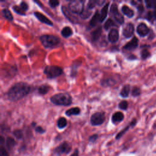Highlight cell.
I'll return each instance as SVG.
<instances>
[{"label": "cell", "instance_id": "obj_1", "mask_svg": "<svg viewBox=\"0 0 156 156\" xmlns=\"http://www.w3.org/2000/svg\"><path fill=\"white\" fill-rule=\"evenodd\" d=\"M31 86L25 83H18L14 85L8 92V99L12 101H18L29 93Z\"/></svg>", "mask_w": 156, "mask_h": 156}, {"label": "cell", "instance_id": "obj_2", "mask_svg": "<svg viewBox=\"0 0 156 156\" xmlns=\"http://www.w3.org/2000/svg\"><path fill=\"white\" fill-rule=\"evenodd\" d=\"M51 101L57 106H68L72 103V98L67 93H60L56 94L51 97Z\"/></svg>", "mask_w": 156, "mask_h": 156}, {"label": "cell", "instance_id": "obj_3", "mask_svg": "<svg viewBox=\"0 0 156 156\" xmlns=\"http://www.w3.org/2000/svg\"><path fill=\"white\" fill-rule=\"evenodd\" d=\"M39 39L42 44L43 46L47 48H52L58 45L60 42V38L53 35H43L39 37Z\"/></svg>", "mask_w": 156, "mask_h": 156}, {"label": "cell", "instance_id": "obj_4", "mask_svg": "<svg viewBox=\"0 0 156 156\" xmlns=\"http://www.w3.org/2000/svg\"><path fill=\"white\" fill-rule=\"evenodd\" d=\"M84 3L81 0H73L69 3L68 8L72 13L81 15L84 10Z\"/></svg>", "mask_w": 156, "mask_h": 156}, {"label": "cell", "instance_id": "obj_5", "mask_svg": "<svg viewBox=\"0 0 156 156\" xmlns=\"http://www.w3.org/2000/svg\"><path fill=\"white\" fill-rule=\"evenodd\" d=\"M44 72L49 79H53L60 76L63 73V70L59 67L50 65L45 67Z\"/></svg>", "mask_w": 156, "mask_h": 156}, {"label": "cell", "instance_id": "obj_6", "mask_svg": "<svg viewBox=\"0 0 156 156\" xmlns=\"http://www.w3.org/2000/svg\"><path fill=\"white\" fill-rule=\"evenodd\" d=\"M106 120L104 112H96L93 114L90 119V123L93 126H99L102 125Z\"/></svg>", "mask_w": 156, "mask_h": 156}, {"label": "cell", "instance_id": "obj_7", "mask_svg": "<svg viewBox=\"0 0 156 156\" xmlns=\"http://www.w3.org/2000/svg\"><path fill=\"white\" fill-rule=\"evenodd\" d=\"M110 14H112L115 18V20L120 23V24H123L124 23V17L119 12L118 10V6L115 3L112 4L110 8Z\"/></svg>", "mask_w": 156, "mask_h": 156}, {"label": "cell", "instance_id": "obj_8", "mask_svg": "<svg viewBox=\"0 0 156 156\" xmlns=\"http://www.w3.org/2000/svg\"><path fill=\"white\" fill-rule=\"evenodd\" d=\"M71 150V146L70 145L68 142L64 141L55 149L54 152L60 155L62 154H68Z\"/></svg>", "mask_w": 156, "mask_h": 156}, {"label": "cell", "instance_id": "obj_9", "mask_svg": "<svg viewBox=\"0 0 156 156\" xmlns=\"http://www.w3.org/2000/svg\"><path fill=\"white\" fill-rule=\"evenodd\" d=\"M134 32V25L129 23H128L123 28V34L126 38H130L132 37Z\"/></svg>", "mask_w": 156, "mask_h": 156}, {"label": "cell", "instance_id": "obj_10", "mask_svg": "<svg viewBox=\"0 0 156 156\" xmlns=\"http://www.w3.org/2000/svg\"><path fill=\"white\" fill-rule=\"evenodd\" d=\"M137 32L138 34L141 37H145L147 35L149 32V28L145 23H140L138 24L137 28Z\"/></svg>", "mask_w": 156, "mask_h": 156}, {"label": "cell", "instance_id": "obj_11", "mask_svg": "<svg viewBox=\"0 0 156 156\" xmlns=\"http://www.w3.org/2000/svg\"><path fill=\"white\" fill-rule=\"evenodd\" d=\"M119 32L116 29H112L109 33L108 39L111 43H115L119 41Z\"/></svg>", "mask_w": 156, "mask_h": 156}, {"label": "cell", "instance_id": "obj_12", "mask_svg": "<svg viewBox=\"0 0 156 156\" xmlns=\"http://www.w3.org/2000/svg\"><path fill=\"white\" fill-rule=\"evenodd\" d=\"M35 17L39 20L41 21V22L44 23H45L48 25H50V26H53V22L50 20L46 16H45L44 15H43L42 13L41 12H35L34 13Z\"/></svg>", "mask_w": 156, "mask_h": 156}, {"label": "cell", "instance_id": "obj_13", "mask_svg": "<svg viewBox=\"0 0 156 156\" xmlns=\"http://www.w3.org/2000/svg\"><path fill=\"white\" fill-rule=\"evenodd\" d=\"M138 45V40L136 37H134L132 41H131L129 42L126 44L124 47L123 48L126 50H133L135 49Z\"/></svg>", "mask_w": 156, "mask_h": 156}, {"label": "cell", "instance_id": "obj_14", "mask_svg": "<svg viewBox=\"0 0 156 156\" xmlns=\"http://www.w3.org/2000/svg\"><path fill=\"white\" fill-rule=\"evenodd\" d=\"M62 12L63 13L64 15L72 23H76L77 21V19L76 17L73 16L71 15V11H70V9H68V8H67L65 6H62Z\"/></svg>", "mask_w": 156, "mask_h": 156}, {"label": "cell", "instance_id": "obj_15", "mask_svg": "<svg viewBox=\"0 0 156 156\" xmlns=\"http://www.w3.org/2000/svg\"><path fill=\"white\" fill-rule=\"evenodd\" d=\"M123 119L124 114L121 112H116L112 115V122L113 124H116L122 122Z\"/></svg>", "mask_w": 156, "mask_h": 156}, {"label": "cell", "instance_id": "obj_16", "mask_svg": "<svg viewBox=\"0 0 156 156\" xmlns=\"http://www.w3.org/2000/svg\"><path fill=\"white\" fill-rule=\"evenodd\" d=\"M99 22H101V16L99 11H96L90 21V26L92 27H95L98 24Z\"/></svg>", "mask_w": 156, "mask_h": 156}, {"label": "cell", "instance_id": "obj_17", "mask_svg": "<svg viewBox=\"0 0 156 156\" xmlns=\"http://www.w3.org/2000/svg\"><path fill=\"white\" fill-rule=\"evenodd\" d=\"M101 33H102V28L101 26L98 27L96 30H95L94 31H93L91 34V37H92V39L93 42H96L97 41L98 39L99 38V37L101 35Z\"/></svg>", "mask_w": 156, "mask_h": 156}, {"label": "cell", "instance_id": "obj_18", "mask_svg": "<svg viewBox=\"0 0 156 156\" xmlns=\"http://www.w3.org/2000/svg\"><path fill=\"white\" fill-rule=\"evenodd\" d=\"M122 11L125 15H126L129 18H132L134 15V11L126 5H124L122 8Z\"/></svg>", "mask_w": 156, "mask_h": 156}, {"label": "cell", "instance_id": "obj_19", "mask_svg": "<svg viewBox=\"0 0 156 156\" xmlns=\"http://www.w3.org/2000/svg\"><path fill=\"white\" fill-rule=\"evenodd\" d=\"M80 112H81V109L79 107H73V108L67 110L65 112V114L68 116H71L72 115H79L80 113Z\"/></svg>", "mask_w": 156, "mask_h": 156}, {"label": "cell", "instance_id": "obj_20", "mask_svg": "<svg viewBox=\"0 0 156 156\" xmlns=\"http://www.w3.org/2000/svg\"><path fill=\"white\" fill-rule=\"evenodd\" d=\"M61 34L63 37L68 38L73 35V31L70 27L66 26L62 29Z\"/></svg>", "mask_w": 156, "mask_h": 156}, {"label": "cell", "instance_id": "obj_21", "mask_svg": "<svg viewBox=\"0 0 156 156\" xmlns=\"http://www.w3.org/2000/svg\"><path fill=\"white\" fill-rule=\"evenodd\" d=\"M110 5V3H107L102 9L101 10V13L100 14L101 16V22H102L107 17V12H108V8H109V6Z\"/></svg>", "mask_w": 156, "mask_h": 156}, {"label": "cell", "instance_id": "obj_22", "mask_svg": "<svg viewBox=\"0 0 156 156\" xmlns=\"http://www.w3.org/2000/svg\"><path fill=\"white\" fill-rule=\"evenodd\" d=\"M50 88H51L50 86H49L48 85H46V84L42 85L38 87V92L41 95H45L50 91Z\"/></svg>", "mask_w": 156, "mask_h": 156}, {"label": "cell", "instance_id": "obj_23", "mask_svg": "<svg viewBox=\"0 0 156 156\" xmlns=\"http://www.w3.org/2000/svg\"><path fill=\"white\" fill-rule=\"evenodd\" d=\"M130 86L128 84L125 85L120 92V95L123 98H127L129 96L130 92Z\"/></svg>", "mask_w": 156, "mask_h": 156}, {"label": "cell", "instance_id": "obj_24", "mask_svg": "<svg viewBox=\"0 0 156 156\" xmlns=\"http://www.w3.org/2000/svg\"><path fill=\"white\" fill-rule=\"evenodd\" d=\"M16 145V141L12 137H8L6 139V146L9 150H12Z\"/></svg>", "mask_w": 156, "mask_h": 156}, {"label": "cell", "instance_id": "obj_25", "mask_svg": "<svg viewBox=\"0 0 156 156\" xmlns=\"http://www.w3.org/2000/svg\"><path fill=\"white\" fill-rule=\"evenodd\" d=\"M67 121L63 117H61L57 120V127L59 129H63L67 126Z\"/></svg>", "mask_w": 156, "mask_h": 156}, {"label": "cell", "instance_id": "obj_26", "mask_svg": "<svg viewBox=\"0 0 156 156\" xmlns=\"http://www.w3.org/2000/svg\"><path fill=\"white\" fill-rule=\"evenodd\" d=\"M2 14L8 20L12 21L13 20V16L11 14V12H10L9 10H8V9H4L2 11Z\"/></svg>", "mask_w": 156, "mask_h": 156}, {"label": "cell", "instance_id": "obj_27", "mask_svg": "<svg viewBox=\"0 0 156 156\" xmlns=\"http://www.w3.org/2000/svg\"><path fill=\"white\" fill-rule=\"evenodd\" d=\"M115 84V81L113 79H106L101 81V84L104 87H109Z\"/></svg>", "mask_w": 156, "mask_h": 156}, {"label": "cell", "instance_id": "obj_28", "mask_svg": "<svg viewBox=\"0 0 156 156\" xmlns=\"http://www.w3.org/2000/svg\"><path fill=\"white\" fill-rule=\"evenodd\" d=\"M91 14H92V12L90 11V9H89V8H87L86 9H84L83 11V12L80 15V16L83 19H87L91 15Z\"/></svg>", "mask_w": 156, "mask_h": 156}, {"label": "cell", "instance_id": "obj_29", "mask_svg": "<svg viewBox=\"0 0 156 156\" xmlns=\"http://www.w3.org/2000/svg\"><path fill=\"white\" fill-rule=\"evenodd\" d=\"M114 26H115V23H114V21L111 18H109L105 23L104 28L106 30H108L109 28H110L111 27Z\"/></svg>", "mask_w": 156, "mask_h": 156}, {"label": "cell", "instance_id": "obj_30", "mask_svg": "<svg viewBox=\"0 0 156 156\" xmlns=\"http://www.w3.org/2000/svg\"><path fill=\"white\" fill-rule=\"evenodd\" d=\"M145 3L148 8L149 9L154 8L156 9V0H154V1H151V0L145 1Z\"/></svg>", "mask_w": 156, "mask_h": 156}, {"label": "cell", "instance_id": "obj_31", "mask_svg": "<svg viewBox=\"0 0 156 156\" xmlns=\"http://www.w3.org/2000/svg\"><path fill=\"white\" fill-rule=\"evenodd\" d=\"M13 134L14 135L18 140L20 139H21L23 137V131L20 129H17V130H15L13 132Z\"/></svg>", "mask_w": 156, "mask_h": 156}, {"label": "cell", "instance_id": "obj_32", "mask_svg": "<svg viewBox=\"0 0 156 156\" xmlns=\"http://www.w3.org/2000/svg\"><path fill=\"white\" fill-rule=\"evenodd\" d=\"M131 126V125H129V126H126V128H125L123 130H122L121 132H120L118 134L116 135V140L120 139V138L126 133V132H127V131L129 129V128Z\"/></svg>", "mask_w": 156, "mask_h": 156}, {"label": "cell", "instance_id": "obj_33", "mask_svg": "<svg viewBox=\"0 0 156 156\" xmlns=\"http://www.w3.org/2000/svg\"><path fill=\"white\" fill-rule=\"evenodd\" d=\"M14 12H15L17 14L21 15H25V12L20 8V7L17 6H15L12 8Z\"/></svg>", "mask_w": 156, "mask_h": 156}, {"label": "cell", "instance_id": "obj_34", "mask_svg": "<svg viewBox=\"0 0 156 156\" xmlns=\"http://www.w3.org/2000/svg\"><path fill=\"white\" fill-rule=\"evenodd\" d=\"M98 2L99 1H96V0H91V1H89L88 3L87 8H89V9H92L94 8L97 5H98Z\"/></svg>", "mask_w": 156, "mask_h": 156}, {"label": "cell", "instance_id": "obj_35", "mask_svg": "<svg viewBox=\"0 0 156 156\" xmlns=\"http://www.w3.org/2000/svg\"><path fill=\"white\" fill-rule=\"evenodd\" d=\"M141 90L138 87H134L132 90V95L134 96H138L140 95Z\"/></svg>", "mask_w": 156, "mask_h": 156}, {"label": "cell", "instance_id": "obj_36", "mask_svg": "<svg viewBox=\"0 0 156 156\" xmlns=\"http://www.w3.org/2000/svg\"><path fill=\"white\" fill-rule=\"evenodd\" d=\"M119 106L122 110H126L128 107V102L126 101H122L120 102Z\"/></svg>", "mask_w": 156, "mask_h": 156}, {"label": "cell", "instance_id": "obj_37", "mask_svg": "<svg viewBox=\"0 0 156 156\" xmlns=\"http://www.w3.org/2000/svg\"><path fill=\"white\" fill-rule=\"evenodd\" d=\"M141 57L143 59H146L149 56H150V53L148 50L144 49L142 50V51L141 53Z\"/></svg>", "mask_w": 156, "mask_h": 156}, {"label": "cell", "instance_id": "obj_38", "mask_svg": "<svg viewBox=\"0 0 156 156\" xmlns=\"http://www.w3.org/2000/svg\"><path fill=\"white\" fill-rule=\"evenodd\" d=\"M49 5L51 8H56L59 6V2L57 0H50L49 2Z\"/></svg>", "mask_w": 156, "mask_h": 156}, {"label": "cell", "instance_id": "obj_39", "mask_svg": "<svg viewBox=\"0 0 156 156\" xmlns=\"http://www.w3.org/2000/svg\"><path fill=\"white\" fill-rule=\"evenodd\" d=\"M20 8L24 12V11H26L28 9V4L26 3V2H22L21 3H20Z\"/></svg>", "mask_w": 156, "mask_h": 156}, {"label": "cell", "instance_id": "obj_40", "mask_svg": "<svg viewBox=\"0 0 156 156\" xmlns=\"http://www.w3.org/2000/svg\"><path fill=\"white\" fill-rule=\"evenodd\" d=\"M0 156H9V154L7 151L3 146L0 148Z\"/></svg>", "mask_w": 156, "mask_h": 156}, {"label": "cell", "instance_id": "obj_41", "mask_svg": "<svg viewBox=\"0 0 156 156\" xmlns=\"http://www.w3.org/2000/svg\"><path fill=\"white\" fill-rule=\"evenodd\" d=\"M98 138V135L97 134H93L92 135H91L90 137H89V141L91 143H94L95 142L97 139Z\"/></svg>", "mask_w": 156, "mask_h": 156}, {"label": "cell", "instance_id": "obj_42", "mask_svg": "<svg viewBox=\"0 0 156 156\" xmlns=\"http://www.w3.org/2000/svg\"><path fill=\"white\" fill-rule=\"evenodd\" d=\"M35 131L36 132L39 133V134H44L45 132V130L41 126H37L35 129Z\"/></svg>", "mask_w": 156, "mask_h": 156}, {"label": "cell", "instance_id": "obj_43", "mask_svg": "<svg viewBox=\"0 0 156 156\" xmlns=\"http://www.w3.org/2000/svg\"><path fill=\"white\" fill-rule=\"evenodd\" d=\"M137 9H138V12L140 14H141L143 11H144V8L143 6L142 5H138L137 6Z\"/></svg>", "mask_w": 156, "mask_h": 156}, {"label": "cell", "instance_id": "obj_44", "mask_svg": "<svg viewBox=\"0 0 156 156\" xmlns=\"http://www.w3.org/2000/svg\"><path fill=\"white\" fill-rule=\"evenodd\" d=\"M70 156H79V151L78 149H76Z\"/></svg>", "mask_w": 156, "mask_h": 156}, {"label": "cell", "instance_id": "obj_45", "mask_svg": "<svg viewBox=\"0 0 156 156\" xmlns=\"http://www.w3.org/2000/svg\"><path fill=\"white\" fill-rule=\"evenodd\" d=\"M0 138H1V139H0V143H1V145H3L5 142V138H3V136H1Z\"/></svg>", "mask_w": 156, "mask_h": 156}, {"label": "cell", "instance_id": "obj_46", "mask_svg": "<svg viewBox=\"0 0 156 156\" xmlns=\"http://www.w3.org/2000/svg\"><path fill=\"white\" fill-rule=\"evenodd\" d=\"M154 17L156 18V9L155 10V11H154Z\"/></svg>", "mask_w": 156, "mask_h": 156}]
</instances>
